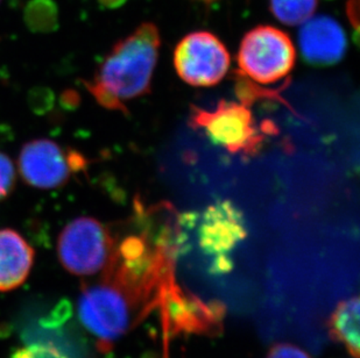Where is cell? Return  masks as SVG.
<instances>
[{
	"mask_svg": "<svg viewBox=\"0 0 360 358\" xmlns=\"http://www.w3.org/2000/svg\"><path fill=\"white\" fill-rule=\"evenodd\" d=\"M296 51L290 37L273 26H258L241 40L238 65L260 84H273L288 76L295 65Z\"/></svg>",
	"mask_w": 360,
	"mask_h": 358,
	"instance_id": "4",
	"label": "cell"
},
{
	"mask_svg": "<svg viewBox=\"0 0 360 358\" xmlns=\"http://www.w3.org/2000/svg\"><path fill=\"white\" fill-rule=\"evenodd\" d=\"M10 358H69L51 345H31L18 349Z\"/></svg>",
	"mask_w": 360,
	"mask_h": 358,
	"instance_id": "16",
	"label": "cell"
},
{
	"mask_svg": "<svg viewBox=\"0 0 360 358\" xmlns=\"http://www.w3.org/2000/svg\"><path fill=\"white\" fill-rule=\"evenodd\" d=\"M191 125L202 131L214 145L231 154L255 155L267 129L259 128L250 105L221 100L212 110L191 106Z\"/></svg>",
	"mask_w": 360,
	"mask_h": 358,
	"instance_id": "3",
	"label": "cell"
},
{
	"mask_svg": "<svg viewBox=\"0 0 360 358\" xmlns=\"http://www.w3.org/2000/svg\"><path fill=\"white\" fill-rule=\"evenodd\" d=\"M25 24L34 33H51L58 27V8L54 0H30L24 10Z\"/></svg>",
	"mask_w": 360,
	"mask_h": 358,
	"instance_id": "13",
	"label": "cell"
},
{
	"mask_svg": "<svg viewBox=\"0 0 360 358\" xmlns=\"http://www.w3.org/2000/svg\"><path fill=\"white\" fill-rule=\"evenodd\" d=\"M246 237L244 214L230 200H218L204 211L198 225V240L204 255L210 260L212 274L231 271L232 253Z\"/></svg>",
	"mask_w": 360,
	"mask_h": 358,
	"instance_id": "6",
	"label": "cell"
},
{
	"mask_svg": "<svg viewBox=\"0 0 360 358\" xmlns=\"http://www.w3.org/2000/svg\"><path fill=\"white\" fill-rule=\"evenodd\" d=\"M99 3L104 5L105 7H110V8H115L125 3V0H98Z\"/></svg>",
	"mask_w": 360,
	"mask_h": 358,
	"instance_id": "20",
	"label": "cell"
},
{
	"mask_svg": "<svg viewBox=\"0 0 360 358\" xmlns=\"http://www.w3.org/2000/svg\"><path fill=\"white\" fill-rule=\"evenodd\" d=\"M115 239L98 220L79 216L62 230L58 256L65 270L88 277L105 269L112 253Z\"/></svg>",
	"mask_w": 360,
	"mask_h": 358,
	"instance_id": "5",
	"label": "cell"
},
{
	"mask_svg": "<svg viewBox=\"0 0 360 358\" xmlns=\"http://www.w3.org/2000/svg\"><path fill=\"white\" fill-rule=\"evenodd\" d=\"M79 102V95L75 91H65L63 93V104L68 107H72L74 105H77Z\"/></svg>",
	"mask_w": 360,
	"mask_h": 358,
	"instance_id": "19",
	"label": "cell"
},
{
	"mask_svg": "<svg viewBox=\"0 0 360 358\" xmlns=\"http://www.w3.org/2000/svg\"><path fill=\"white\" fill-rule=\"evenodd\" d=\"M266 358H311V356L297 345L279 343L271 348Z\"/></svg>",
	"mask_w": 360,
	"mask_h": 358,
	"instance_id": "18",
	"label": "cell"
},
{
	"mask_svg": "<svg viewBox=\"0 0 360 358\" xmlns=\"http://www.w3.org/2000/svg\"><path fill=\"white\" fill-rule=\"evenodd\" d=\"M269 7L273 15L282 24L296 26L313 17L317 0H271Z\"/></svg>",
	"mask_w": 360,
	"mask_h": 358,
	"instance_id": "14",
	"label": "cell"
},
{
	"mask_svg": "<svg viewBox=\"0 0 360 358\" xmlns=\"http://www.w3.org/2000/svg\"><path fill=\"white\" fill-rule=\"evenodd\" d=\"M157 301L161 304L165 324L172 334H203L219 327L224 314L221 304H204L198 298L187 296L172 281L161 286Z\"/></svg>",
	"mask_w": 360,
	"mask_h": 358,
	"instance_id": "9",
	"label": "cell"
},
{
	"mask_svg": "<svg viewBox=\"0 0 360 358\" xmlns=\"http://www.w3.org/2000/svg\"><path fill=\"white\" fill-rule=\"evenodd\" d=\"M28 102L35 113L44 114L46 112L49 111L53 106L54 95L49 88H35L28 95Z\"/></svg>",
	"mask_w": 360,
	"mask_h": 358,
	"instance_id": "17",
	"label": "cell"
},
{
	"mask_svg": "<svg viewBox=\"0 0 360 358\" xmlns=\"http://www.w3.org/2000/svg\"><path fill=\"white\" fill-rule=\"evenodd\" d=\"M86 161L76 150H65L48 139L32 140L21 148L19 173L28 185L54 190L68 183L72 173L84 169Z\"/></svg>",
	"mask_w": 360,
	"mask_h": 358,
	"instance_id": "8",
	"label": "cell"
},
{
	"mask_svg": "<svg viewBox=\"0 0 360 358\" xmlns=\"http://www.w3.org/2000/svg\"><path fill=\"white\" fill-rule=\"evenodd\" d=\"M0 1H1V0H0Z\"/></svg>",
	"mask_w": 360,
	"mask_h": 358,
	"instance_id": "22",
	"label": "cell"
},
{
	"mask_svg": "<svg viewBox=\"0 0 360 358\" xmlns=\"http://www.w3.org/2000/svg\"><path fill=\"white\" fill-rule=\"evenodd\" d=\"M198 1H203V3H214L216 0H198Z\"/></svg>",
	"mask_w": 360,
	"mask_h": 358,
	"instance_id": "21",
	"label": "cell"
},
{
	"mask_svg": "<svg viewBox=\"0 0 360 358\" xmlns=\"http://www.w3.org/2000/svg\"><path fill=\"white\" fill-rule=\"evenodd\" d=\"M159 49V29L152 22H143L113 46L94 79L85 81V88L99 105L127 113L126 102L150 92Z\"/></svg>",
	"mask_w": 360,
	"mask_h": 358,
	"instance_id": "1",
	"label": "cell"
},
{
	"mask_svg": "<svg viewBox=\"0 0 360 358\" xmlns=\"http://www.w3.org/2000/svg\"><path fill=\"white\" fill-rule=\"evenodd\" d=\"M134 307L122 289L104 278L98 283L83 284L77 301L79 320L97 338L102 352H109L115 342L127 334L132 327Z\"/></svg>",
	"mask_w": 360,
	"mask_h": 358,
	"instance_id": "2",
	"label": "cell"
},
{
	"mask_svg": "<svg viewBox=\"0 0 360 358\" xmlns=\"http://www.w3.org/2000/svg\"><path fill=\"white\" fill-rule=\"evenodd\" d=\"M15 168L8 156L0 152V201L6 199L15 185Z\"/></svg>",
	"mask_w": 360,
	"mask_h": 358,
	"instance_id": "15",
	"label": "cell"
},
{
	"mask_svg": "<svg viewBox=\"0 0 360 358\" xmlns=\"http://www.w3.org/2000/svg\"><path fill=\"white\" fill-rule=\"evenodd\" d=\"M299 44L303 58L316 67L336 65L344 58L347 48L343 28L326 15L310 18L303 22Z\"/></svg>",
	"mask_w": 360,
	"mask_h": 358,
	"instance_id": "10",
	"label": "cell"
},
{
	"mask_svg": "<svg viewBox=\"0 0 360 358\" xmlns=\"http://www.w3.org/2000/svg\"><path fill=\"white\" fill-rule=\"evenodd\" d=\"M330 336L354 358L359 357V299L350 298L337 305L328 322Z\"/></svg>",
	"mask_w": 360,
	"mask_h": 358,
	"instance_id": "12",
	"label": "cell"
},
{
	"mask_svg": "<svg viewBox=\"0 0 360 358\" xmlns=\"http://www.w3.org/2000/svg\"><path fill=\"white\" fill-rule=\"evenodd\" d=\"M231 58L224 44L210 32H194L179 42L174 65L182 81L191 86L217 85L228 74Z\"/></svg>",
	"mask_w": 360,
	"mask_h": 358,
	"instance_id": "7",
	"label": "cell"
},
{
	"mask_svg": "<svg viewBox=\"0 0 360 358\" xmlns=\"http://www.w3.org/2000/svg\"><path fill=\"white\" fill-rule=\"evenodd\" d=\"M34 256V249L17 230H0V292L24 284L31 274Z\"/></svg>",
	"mask_w": 360,
	"mask_h": 358,
	"instance_id": "11",
	"label": "cell"
}]
</instances>
